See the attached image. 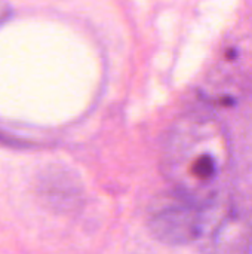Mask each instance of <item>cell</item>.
<instances>
[{
  "label": "cell",
  "mask_w": 252,
  "mask_h": 254,
  "mask_svg": "<svg viewBox=\"0 0 252 254\" xmlns=\"http://www.w3.org/2000/svg\"><path fill=\"white\" fill-rule=\"evenodd\" d=\"M248 254H252V234L251 238H250V244H248Z\"/></svg>",
  "instance_id": "277c9868"
},
{
  "label": "cell",
  "mask_w": 252,
  "mask_h": 254,
  "mask_svg": "<svg viewBox=\"0 0 252 254\" xmlns=\"http://www.w3.org/2000/svg\"><path fill=\"white\" fill-rule=\"evenodd\" d=\"M230 164L229 129L214 113L192 110L169 128L160 170L172 192L198 202L217 201Z\"/></svg>",
  "instance_id": "6da1fadb"
},
{
  "label": "cell",
  "mask_w": 252,
  "mask_h": 254,
  "mask_svg": "<svg viewBox=\"0 0 252 254\" xmlns=\"http://www.w3.org/2000/svg\"><path fill=\"white\" fill-rule=\"evenodd\" d=\"M227 211L223 198L198 202L171 190L151 204L149 228L165 244L186 246L209 237Z\"/></svg>",
  "instance_id": "7a4b0ae2"
},
{
  "label": "cell",
  "mask_w": 252,
  "mask_h": 254,
  "mask_svg": "<svg viewBox=\"0 0 252 254\" xmlns=\"http://www.w3.org/2000/svg\"><path fill=\"white\" fill-rule=\"evenodd\" d=\"M6 13H7V4L0 1V21L6 16Z\"/></svg>",
  "instance_id": "3957f363"
}]
</instances>
